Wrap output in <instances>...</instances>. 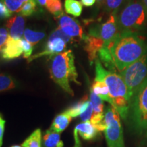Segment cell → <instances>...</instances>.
I'll use <instances>...</instances> for the list:
<instances>
[{
  "mask_svg": "<svg viewBox=\"0 0 147 147\" xmlns=\"http://www.w3.org/2000/svg\"><path fill=\"white\" fill-rule=\"evenodd\" d=\"M107 46L116 68L122 71L147 53L146 38L138 33L120 32Z\"/></svg>",
  "mask_w": 147,
  "mask_h": 147,
  "instance_id": "6da1fadb",
  "label": "cell"
},
{
  "mask_svg": "<svg viewBox=\"0 0 147 147\" xmlns=\"http://www.w3.org/2000/svg\"><path fill=\"white\" fill-rule=\"evenodd\" d=\"M95 80L105 82L109 90L112 106H113L123 119L127 118L131 104V97L129 95L127 87L121 75L103 67L99 59L95 60Z\"/></svg>",
  "mask_w": 147,
  "mask_h": 147,
  "instance_id": "7a4b0ae2",
  "label": "cell"
},
{
  "mask_svg": "<svg viewBox=\"0 0 147 147\" xmlns=\"http://www.w3.org/2000/svg\"><path fill=\"white\" fill-rule=\"evenodd\" d=\"M50 76L55 83L71 96L74 91L70 87V82L80 84L77 78L74 63V56L71 50L55 55L50 66Z\"/></svg>",
  "mask_w": 147,
  "mask_h": 147,
  "instance_id": "3957f363",
  "label": "cell"
},
{
  "mask_svg": "<svg viewBox=\"0 0 147 147\" xmlns=\"http://www.w3.org/2000/svg\"><path fill=\"white\" fill-rule=\"evenodd\" d=\"M120 32L138 33L147 27V11L141 0H131L117 16Z\"/></svg>",
  "mask_w": 147,
  "mask_h": 147,
  "instance_id": "277c9868",
  "label": "cell"
},
{
  "mask_svg": "<svg viewBox=\"0 0 147 147\" xmlns=\"http://www.w3.org/2000/svg\"><path fill=\"white\" fill-rule=\"evenodd\" d=\"M134 128L142 134L147 131V78L140 86L132 97L130 108Z\"/></svg>",
  "mask_w": 147,
  "mask_h": 147,
  "instance_id": "5b68a950",
  "label": "cell"
},
{
  "mask_svg": "<svg viewBox=\"0 0 147 147\" xmlns=\"http://www.w3.org/2000/svg\"><path fill=\"white\" fill-rule=\"evenodd\" d=\"M104 123L106 126L104 134L108 147H125L120 115L113 106L106 108Z\"/></svg>",
  "mask_w": 147,
  "mask_h": 147,
  "instance_id": "8992f818",
  "label": "cell"
},
{
  "mask_svg": "<svg viewBox=\"0 0 147 147\" xmlns=\"http://www.w3.org/2000/svg\"><path fill=\"white\" fill-rule=\"evenodd\" d=\"M120 75L125 82L131 100L137 89L147 78V53L121 71Z\"/></svg>",
  "mask_w": 147,
  "mask_h": 147,
  "instance_id": "52a82bcc",
  "label": "cell"
},
{
  "mask_svg": "<svg viewBox=\"0 0 147 147\" xmlns=\"http://www.w3.org/2000/svg\"><path fill=\"white\" fill-rule=\"evenodd\" d=\"M72 40V38L64 34L59 28H57L51 34L49 40L43 51L33 56H31L27 59V62L32 61L33 60L41 57L42 56H53L61 53L65 49L66 44Z\"/></svg>",
  "mask_w": 147,
  "mask_h": 147,
  "instance_id": "ba28073f",
  "label": "cell"
},
{
  "mask_svg": "<svg viewBox=\"0 0 147 147\" xmlns=\"http://www.w3.org/2000/svg\"><path fill=\"white\" fill-rule=\"evenodd\" d=\"M119 33L117 12L110 14L105 23L93 26L89 30L90 36L101 38L104 42V45L113 41Z\"/></svg>",
  "mask_w": 147,
  "mask_h": 147,
  "instance_id": "9c48e42d",
  "label": "cell"
},
{
  "mask_svg": "<svg viewBox=\"0 0 147 147\" xmlns=\"http://www.w3.org/2000/svg\"><path fill=\"white\" fill-rule=\"evenodd\" d=\"M59 23V28L64 34L70 37L71 38H79L84 40L83 29L78 21L75 18L66 15L64 13L57 17Z\"/></svg>",
  "mask_w": 147,
  "mask_h": 147,
  "instance_id": "30bf717a",
  "label": "cell"
},
{
  "mask_svg": "<svg viewBox=\"0 0 147 147\" xmlns=\"http://www.w3.org/2000/svg\"><path fill=\"white\" fill-rule=\"evenodd\" d=\"M22 54H23V49L21 39L16 40L8 36L4 47L0 51L1 58L11 60L19 57Z\"/></svg>",
  "mask_w": 147,
  "mask_h": 147,
  "instance_id": "8fae6325",
  "label": "cell"
},
{
  "mask_svg": "<svg viewBox=\"0 0 147 147\" xmlns=\"http://www.w3.org/2000/svg\"><path fill=\"white\" fill-rule=\"evenodd\" d=\"M25 18L22 15H15L7 21L6 28L9 36L16 40L21 39L25 32Z\"/></svg>",
  "mask_w": 147,
  "mask_h": 147,
  "instance_id": "7c38bea8",
  "label": "cell"
},
{
  "mask_svg": "<svg viewBox=\"0 0 147 147\" xmlns=\"http://www.w3.org/2000/svg\"><path fill=\"white\" fill-rule=\"evenodd\" d=\"M85 47L84 50L87 51L90 63L92 64L97 58V53L104 47V42L100 38L92 36H86L84 38Z\"/></svg>",
  "mask_w": 147,
  "mask_h": 147,
  "instance_id": "4fadbf2b",
  "label": "cell"
},
{
  "mask_svg": "<svg viewBox=\"0 0 147 147\" xmlns=\"http://www.w3.org/2000/svg\"><path fill=\"white\" fill-rule=\"evenodd\" d=\"M82 138L87 140L93 139L97 134V129L91 123V121H86L77 125L74 129Z\"/></svg>",
  "mask_w": 147,
  "mask_h": 147,
  "instance_id": "5bb4252c",
  "label": "cell"
},
{
  "mask_svg": "<svg viewBox=\"0 0 147 147\" xmlns=\"http://www.w3.org/2000/svg\"><path fill=\"white\" fill-rule=\"evenodd\" d=\"M71 118L72 117L65 111L55 117L50 129L57 133H61L70 123Z\"/></svg>",
  "mask_w": 147,
  "mask_h": 147,
  "instance_id": "9a60e30c",
  "label": "cell"
},
{
  "mask_svg": "<svg viewBox=\"0 0 147 147\" xmlns=\"http://www.w3.org/2000/svg\"><path fill=\"white\" fill-rule=\"evenodd\" d=\"M91 90L95 95L100 97L103 101H106L112 105V100L110 98L109 90L105 82L102 80H95L92 84Z\"/></svg>",
  "mask_w": 147,
  "mask_h": 147,
  "instance_id": "2e32d148",
  "label": "cell"
},
{
  "mask_svg": "<svg viewBox=\"0 0 147 147\" xmlns=\"http://www.w3.org/2000/svg\"><path fill=\"white\" fill-rule=\"evenodd\" d=\"M44 144L45 147H63L60 134L53 131L51 129L47 130L44 136Z\"/></svg>",
  "mask_w": 147,
  "mask_h": 147,
  "instance_id": "e0dca14e",
  "label": "cell"
},
{
  "mask_svg": "<svg viewBox=\"0 0 147 147\" xmlns=\"http://www.w3.org/2000/svg\"><path fill=\"white\" fill-rule=\"evenodd\" d=\"M90 104V101L88 100L87 96L85 95L81 100L79 101L74 105L71 106L67 110H65L71 117H76L79 115H81L82 113L87 109Z\"/></svg>",
  "mask_w": 147,
  "mask_h": 147,
  "instance_id": "ac0fdd59",
  "label": "cell"
},
{
  "mask_svg": "<svg viewBox=\"0 0 147 147\" xmlns=\"http://www.w3.org/2000/svg\"><path fill=\"white\" fill-rule=\"evenodd\" d=\"M65 10L67 14L75 17L80 16L82 11V4L77 0H65Z\"/></svg>",
  "mask_w": 147,
  "mask_h": 147,
  "instance_id": "d6986e66",
  "label": "cell"
},
{
  "mask_svg": "<svg viewBox=\"0 0 147 147\" xmlns=\"http://www.w3.org/2000/svg\"><path fill=\"white\" fill-rule=\"evenodd\" d=\"M98 55L100 60L107 68L111 69V70H115V67H116L113 62L111 53H110L107 46L104 45V47L99 51Z\"/></svg>",
  "mask_w": 147,
  "mask_h": 147,
  "instance_id": "ffe728a7",
  "label": "cell"
},
{
  "mask_svg": "<svg viewBox=\"0 0 147 147\" xmlns=\"http://www.w3.org/2000/svg\"><path fill=\"white\" fill-rule=\"evenodd\" d=\"M42 134L40 129H37L22 144L23 147H41Z\"/></svg>",
  "mask_w": 147,
  "mask_h": 147,
  "instance_id": "44dd1931",
  "label": "cell"
},
{
  "mask_svg": "<svg viewBox=\"0 0 147 147\" xmlns=\"http://www.w3.org/2000/svg\"><path fill=\"white\" fill-rule=\"evenodd\" d=\"M15 80L10 75L0 74V93L16 88Z\"/></svg>",
  "mask_w": 147,
  "mask_h": 147,
  "instance_id": "7402d4cb",
  "label": "cell"
},
{
  "mask_svg": "<svg viewBox=\"0 0 147 147\" xmlns=\"http://www.w3.org/2000/svg\"><path fill=\"white\" fill-rule=\"evenodd\" d=\"M90 102L93 108V115H104V102L100 97L95 95L92 90L90 92Z\"/></svg>",
  "mask_w": 147,
  "mask_h": 147,
  "instance_id": "603a6c76",
  "label": "cell"
},
{
  "mask_svg": "<svg viewBox=\"0 0 147 147\" xmlns=\"http://www.w3.org/2000/svg\"><path fill=\"white\" fill-rule=\"evenodd\" d=\"M45 6L55 18L63 13L61 0H47Z\"/></svg>",
  "mask_w": 147,
  "mask_h": 147,
  "instance_id": "cb8c5ba5",
  "label": "cell"
},
{
  "mask_svg": "<svg viewBox=\"0 0 147 147\" xmlns=\"http://www.w3.org/2000/svg\"><path fill=\"white\" fill-rule=\"evenodd\" d=\"M24 38L31 45H35L43 39L45 37V34L43 32H34L32 29H26L24 32Z\"/></svg>",
  "mask_w": 147,
  "mask_h": 147,
  "instance_id": "d4e9b609",
  "label": "cell"
},
{
  "mask_svg": "<svg viewBox=\"0 0 147 147\" xmlns=\"http://www.w3.org/2000/svg\"><path fill=\"white\" fill-rule=\"evenodd\" d=\"M36 0H28L23 5L19 12L22 16H29L36 12Z\"/></svg>",
  "mask_w": 147,
  "mask_h": 147,
  "instance_id": "484cf974",
  "label": "cell"
},
{
  "mask_svg": "<svg viewBox=\"0 0 147 147\" xmlns=\"http://www.w3.org/2000/svg\"><path fill=\"white\" fill-rule=\"evenodd\" d=\"M28 0H3L4 4L12 12H19L23 5Z\"/></svg>",
  "mask_w": 147,
  "mask_h": 147,
  "instance_id": "4316f807",
  "label": "cell"
},
{
  "mask_svg": "<svg viewBox=\"0 0 147 147\" xmlns=\"http://www.w3.org/2000/svg\"><path fill=\"white\" fill-rule=\"evenodd\" d=\"M124 0H106V9L108 11L117 12Z\"/></svg>",
  "mask_w": 147,
  "mask_h": 147,
  "instance_id": "83f0119b",
  "label": "cell"
},
{
  "mask_svg": "<svg viewBox=\"0 0 147 147\" xmlns=\"http://www.w3.org/2000/svg\"><path fill=\"white\" fill-rule=\"evenodd\" d=\"M21 42L23 49V58L28 59L29 57H31V55L32 54L33 45L23 38H21Z\"/></svg>",
  "mask_w": 147,
  "mask_h": 147,
  "instance_id": "f1b7e54d",
  "label": "cell"
},
{
  "mask_svg": "<svg viewBox=\"0 0 147 147\" xmlns=\"http://www.w3.org/2000/svg\"><path fill=\"white\" fill-rule=\"evenodd\" d=\"M93 105H92L91 102H90V104L89 106H88L87 109L81 115H80V119H81L82 122H86V121H89L91 120L92 115H93Z\"/></svg>",
  "mask_w": 147,
  "mask_h": 147,
  "instance_id": "f546056e",
  "label": "cell"
},
{
  "mask_svg": "<svg viewBox=\"0 0 147 147\" xmlns=\"http://www.w3.org/2000/svg\"><path fill=\"white\" fill-rule=\"evenodd\" d=\"M12 12L9 10L4 3L0 1V19H4L8 18L12 16Z\"/></svg>",
  "mask_w": 147,
  "mask_h": 147,
  "instance_id": "4dcf8cb0",
  "label": "cell"
},
{
  "mask_svg": "<svg viewBox=\"0 0 147 147\" xmlns=\"http://www.w3.org/2000/svg\"><path fill=\"white\" fill-rule=\"evenodd\" d=\"M8 36L9 34L7 29L0 28V51L4 47Z\"/></svg>",
  "mask_w": 147,
  "mask_h": 147,
  "instance_id": "1f68e13d",
  "label": "cell"
},
{
  "mask_svg": "<svg viewBox=\"0 0 147 147\" xmlns=\"http://www.w3.org/2000/svg\"><path fill=\"white\" fill-rule=\"evenodd\" d=\"M5 121L3 119L2 116L0 114V147L2 145L3 141V133H4V128H5Z\"/></svg>",
  "mask_w": 147,
  "mask_h": 147,
  "instance_id": "d6a6232c",
  "label": "cell"
},
{
  "mask_svg": "<svg viewBox=\"0 0 147 147\" xmlns=\"http://www.w3.org/2000/svg\"><path fill=\"white\" fill-rule=\"evenodd\" d=\"M74 141H75L74 147H82L81 142H80V139H79L78 138V134L76 130L75 129L74 131Z\"/></svg>",
  "mask_w": 147,
  "mask_h": 147,
  "instance_id": "836d02e7",
  "label": "cell"
},
{
  "mask_svg": "<svg viewBox=\"0 0 147 147\" xmlns=\"http://www.w3.org/2000/svg\"><path fill=\"white\" fill-rule=\"evenodd\" d=\"M96 0H80V2L84 6L90 7L95 4Z\"/></svg>",
  "mask_w": 147,
  "mask_h": 147,
  "instance_id": "e575fe53",
  "label": "cell"
},
{
  "mask_svg": "<svg viewBox=\"0 0 147 147\" xmlns=\"http://www.w3.org/2000/svg\"><path fill=\"white\" fill-rule=\"evenodd\" d=\"M37 1L40 5H45L47 0H37Z\"/></svg>",
  "mask_w": 147,
  "mask_h": 147,
  "instance_id": "d590c367",
  "label": "cell"
},
{
  "mask_svg": "<svg viewBox=\"0 0 147 147\" xmlns=\"http://www.w3.org/2000/svg\"><path fill=\"white\" fill-rule=\"evenodd\" d=\"M96 1H97L99 5H104L105 4L106 2V0H96Z\"/></svg>",
  "mask_w": 147,
  "mask_h": 147,
  "instance_id": "8d00e7d4",
  "label": "cell"
},
{
  "mask_svg": "<svg viewBox=\"0 0 147 147\" xmlns=\"http://www.w3.org/2000/svg\"><path fill=\"white\" fill-rule=\"evenodd\" d=\"M141 1H142L143 5H144L145 8H146V10L147 11V0H141Z\"/></svg>",
  "mask_w": 147,
  "mask_h": 147,
  "instance_id": "74e56055",
  "label": "cell"
},
{
  "mask_svg": "<svg viewBox=\"0 0 147 147\" xmlns=\"http://www.w3.org/2000/svg\"><path fill=\"white\" fill-rule=\"evenodd\" d=\"M12 147H21V146H18V145H15V146H12Z\"/></svg>",
  "mask_w": 147,
  "mask_h": 147,
  "instance_id": "f35d334b",
  "label": "cell"
},
{
  "mask_svg": "<svg viewBox=\"0 0 147 147\" xmlns=\"http://www.w3.org/2000/svg\"><path fill=\"white\" fill-rule=\"evenodd\" d=\"M146 137H147V131H146Z\"/></svg>",
  "mask_w": 147,
  "mask_h": 147,
  "instance_id": "ab89813d",
  "label": "cell"
}]
</instances>
